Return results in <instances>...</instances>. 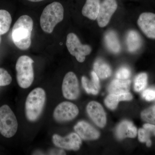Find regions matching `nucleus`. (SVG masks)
I'll return each mask as SVG.
<instances>
[{
    "mask_svg": "<svg viewBox=\"0 0 155 155\" xmlns=\"http://www.w3.org/2000/svg\"><path fill=\"white\" fill-rule=\"evenodd\" d=\"M33 27V20L27 15L19 17L14 24L12 31V40L19 49L26 50L30 48Z\"/></svg>",
    "mask_w": 155,
    "mask_h": 155,
    "instance_id": "1",
    "label": "nucleus"
},
{
    "mask_svg": "<svg viewBox=\"0 0 155 155\" xmlns=\"http://www.w3.org/2000/svg\"><path fill=\"white\" fill-rule=\"evenodd\" d=\"M64 18V8L62 4L54 2L44 9L40 17L41 27L44 32L51 33L56 25Z\"/></svg>",
    "mask_w": 155,
    "mask_h": 155,
    "instance_id": "2",
    "label": "nucleus"
},
{
    "mask_svg": "<svg viewBox=\"0 0 155 155\" xmlns=\"http://www.w3.org/2000/svg\"><path fill=\"white\" fill-rule=\"evenodd\" d=\"M46 101L44 90L37 87L31 91L26 98L25 104V115L30 122L38 119L42 112Z\"/></svg>",
    "mask_w": 155,
    "mask_h": 155,
    "instance_id": "3",
    "label": "nucleus"
},
{
    "mask_svg": "<svg viewBox=\"0 0 155 155\" xmlns=\"http://www.w3.org/2000/svg\"><path fill=\"white\" fill-rule=\"evenodd\" d=\"M34 61L28 56H20L16 64L17 80L19 86L27 88L31 85L34 79Z\"/></svg>",
    "mask_w": 155,
    "mask_h": 155,
    "instance_id": "4",
    "label": "nucleus"
},
{
    "mask_svg": "<svg viewBox=\"0 0 155 155\" xmlns=\"http://www.w3.org/2000/svg\"><path fill=\"white\" fill-rule=\"evenodd\" d=\"M17 118L7 105L0 107V133L7 138L14 136L17 130Z\"/></svg>",
    "mask_w": 155,
    "mask_h": 155,
    "instance_id": "5",
    "label": "nucleus"
},
{
    "mask_svg": "<svg viewBox=\"0 0 155 155\" xmlns=\"http://www.w3.org/2000/svg\"><path fill=\"white\" fill-rule=\"evenodd\" d=\"M66 45L70 54L80 63L84 62L85 56L90 54L92 51L88 45L82 44L78 37L74 33H69L67 35Z\"/></svg>",
    "mask_w": 155,
    "mask_h": 155,
    "instance_id": "6",
    "label": "nucleus"
},
{
    "mask_svg": "<svg viewBox=\"0 0 155 155\" xmlns=\"http://www.w3.org/2000/svg\"><path fill=\"white\" fill-rule=\"evenodd\" d=\"M79 110L76 105L68 101L63 102L57 106L54 110V119L57 122L71 121L77 116Z\"/></svg>",
    "mask_w": 155,
    "mask_h": 155,
    "instance_id": "7",
    "label": "nucleus"
},
{
    "mask_svg": "<svg viewBox=\"0 0 155 155\" xmlns=\"http://www.w3.org/2000/svg\"><path fill=\"white\" fill-rule=\"evenodd\" d=\"M62 89L63 95L67 99L74 100L78 98L80 90L78 79L75 73L70 72L65 75Z\"/></svg>",
    "mask_w": 155,
    "mask_h": 155,
    "instance_id": "8",
    "label": "nucleus"
},
{
    "mask_svg": "<svg viewBox=\"0 0 155 155\" xmlns=\"http://www.w3.org/2000/svg\"><path fill=\"white\" fill-rule=\"evenodd\" d=\"M52 140L56 146L68 150H78L81 145L80 136L75 133L70 134L65 137L55 134L53 136Z\"/></svg>",
    "mask_w": 155,
    "mask_h": 155,
    "instance_id": "9",
    "label": "nucleus"
},
{
    "mask_svg": "<svg viewBox=\"0 0 155 155\" xmlns=\"http://www.w3.org/2000/svg\"><path fill=\"white\" fill-rule=\"evenodd\" d=\"M118 5L116 0H104L101 4L97 18L100 27L103 28L108 25Z\"/></svg>",
    "mask_w": 155,
    "mask_h": 155,
    "instance_id": "10",
    "label": "nucleus"
},
{
    "mask_svg": "<svg viewBox=\"0 0 155 155\" xmlns=\"http://www.w3.org/2000/svg\"><path fill=\"white\" fill-rule=\"evenodd\" d=\"M137 24L142 32L148 38L155 39V14L145 12L140 15Z\"/></svg>",
    "mask_w": 155,
    "mask_h": 155,
    "instance_id": "11",
    "label": "nucleus"
},
{
    "mask_svg": "<svg viewBox=\"0 0 155 155\" xmlns=\"http://www.w3.org/2000/svg\"><path fill=\"white\" fill-rule=\"evenodd\" d=\"M86 110L89 116L96 125L101 127L105 126L107 122L106 113L99 103L90 102L87 106Z\"/></svg>",
    "mask_w": 155,
    "mask_h": 155,
    "instance_id": "12",
    "label": "nucleus"
},
{
    "mask_svg": "<svg viewBox=\"0 0 155 155\" xmlns=\"http://www.w3.org/2000/svg\"><path fill=\"white\" fill-rule=\"evenodd\" d=\"M74 129L80 137L85 140H93L100 137V132L85 121L78 122L74 127Z\"/></svg>",
    "mask_w": 155,
    "mask_h": 155,
    "instance_id": "13",
    "label": "nucleus"
},
{
    "mask_svg": "<svg viewBox=\"0 0 155 155\" xmlns=\"http://www.w3.org/2000/svg\"><path fill=\"white\" fill-rule=\"evenodd\" d=\"M137 135V129L132 122L124 121L118 125L116 130V135L119 139L130 137L134 138Z\"/></svg>",
    "mask_w": 155,
    "mask_h": 155,
    "instance_id": "14",
    "label": "nucleus"
},
{
    "mask_svg": "<svg viewBox=\"0 0 155 155\" xmlns=\"http://www.w3.org/2000/svg\"><path fill=\"white\" fill-rule=\"evenodd\" d=\"M101 0H86L82 9V14L89 19H97L99 11Z\"/></svg>",
    "mask_w": 155,
    "mask_h": 155,
    "instance_id": "15",
    "label": "nucleus"
},
{
    "mask_svg": "<svg viewBox=\"0 0 155 155\" xmlns=\"http://www.w3.org/2000/svg\"><path fill=\"white\" fill-rule=\"evenodd\" d=\"M130 81L116 79L113 80L110 84L108 90L110 94H120L129 92Z\"/></svg>",
    "mask_w": 155,
    "mask_h": 155,
    "instance_id": "16",
    "label": "nucleus"
},
{
    "mask_svg": "<svg viewBox=\"0 0 155 155\" xmlns=\"http://www.w3.org/2000/svg\"><path fill=\"white\" fill-rule=\"evenodd\" d=\"M104 41L106 46L111 52L117 54L120 51L121 45L115 31L112 30L107 31L105 35Z\"/></svg>",
    "mask_w": 155,
    "mask_h": 155,
    "instance_id": "17",
    "label": "nucleus"
},
{
    "mask_svg": "<svg viewBox=\"0 0 155 155\" xmlns=\"http://www.w3.org/2000/svg\"><path fill=\"white\" fill-rule=\"evenodd\" d=\"M142 44V38L138 32L134 30L128 31L126 36V45L129 52L136 51L141 47Z\"/></svg>",
    "mask_w": 155,
    "mask_h": 155,
    "instance_id": "18",
    "label": "nucleus"
},
{
    "mask_svg": "<svg viewBox=\"0 0 155 155\" xmlns=\"http://www.w3.org/2000/svg\"><path fill=\"white\" fill-rule=\"evenodd\" d=\"M133 98L132 95L129 92L120 94H110L104 101L106 106L111 110H115L120 101H130Z\"/></svg>",
    "mask_w": 155,
    "mask_h": 155,
    "instance_id": "19",
    "label": "nucleus"
},
{
    "mask_svg": "<svg viewBox=\"0 0 155 155\" xmlns=\"http://www.w3.org/2000/svg\"><path fill=\"white\" fill-rule=\"evenodd\" d=\"M94 71L99 78L105 79L110 77L112 73L110 67L105 61L101 59L96 61L94 64Z\"/></svg>",
    "mask_w": 155,
    "mask_h": 155,
    "instance_id": "20",
    "label": "nucleus"
},
{
    "mask_svg": "<svg viewBox=\"0 0 155 155\" xmlns=\"http://www.w3.org/2000/svg\"><path fill=\"white\" fill-rule=\"evenodd\" d=\"M12 20L11 15L8 11L0 10V35L8 31Z\"/></svg>",
    "mask_w": 155,
    "mask_h": 155,
    "instance_id": "21",
    "label": "nucleus"
},
{
    "mask_svg": "<svg viewBox=\"0 0 155 155\" xmlns=\"http://www.w3.org/2000/svg\"><path fill=\"white\" fill-rule=\"evenodd\" d=\"M147 82V75L146 73L138 74L134 79V89L136 91L140 92L144 89Z\"/></svg>",
    "mask_w": 155,
    "mask_h": 155,
    "instance_id": "22",
    "label": "nucleus"
},
{
    "mask_svg": "<svg viewBox=\"0 0 155 155\" xmlns=\"http://www.w3.org/2000/svg\"><path fill=\"white\" fill-rule=\"evenodd\" d=\"M141 117L143 121L155 125V105L143 111L141 113Z\"/></svg>",
    "mask_w": 155,
    "mask_h": 155,
    "instance_id": "23",
    "label": "nucleus"
},
{
    "mask_svg": "<svg viewBox=\"0 0 155 155\" xmlns=\"http://www.w3.org/2000/svg\"><path fill=\"white\" fill-rule=\"evenodd\" d=\"M81 83L82 86L87 93L94 95L97 94L99 90L96 87L92 81H91L87 78L84 76L81 78Z\"/></svg>",
    "mask_w": 155,
    "mask_h": 155,
    "instance_id": "24",
    "label": "nucleus"
},
{
    "mask_svg": "<svg viewBox=\"0 0 155 155\" xmlns=\"http://www.w3.org/2000/svg\"><path fill=\"white\" fill-rule=\"evenodd\" d=\"M12 81V77L8 71L3 68H0V86L9 85Z\"/></svg>",
    "mask_w": 155,
    "mask_h": 155,
    "instance_id": "25",
    "label": "nucleus"
},
{
    "mask_svg": "<svg viewBox=\"0 0 155 155\" xmlns=\"http://www.w3.org/2000/svg\"><path fill=\"white\" fill-rule=\"evenodd\" d=\"M131 72L127 67H122L117 71L116 77L117 79L126 80L130 77Z\"/></svg>",
    "mask_w": 155,
    "mask_h": 155,
    "instance_id": "26",
    "label": "nucleus"
},
{
    "mask_svg": "<svg viewBox=\"0 0 155 155\" xmlns=\"http://www.w3.org/2000/svg\"><path fill=\"white\" fill-rule=\"evenodd\" d=\"M142 95L147 101H152L155 99V88L147 89L143 92Z\"/></svg>",
    "mask_w": 155,
    "mask_h": 155,
    "instance_id": "27",
    "label": "nucleus"
},
{
    "mask_svg": "<svg viewBox=\"0 0 155 155\" xmlns=\"http://www.w3.org/2000/svg\"><path fill=\"white\" fill-rule=\"evenodd\" d=\"M151 134L144 128H140L138 130V139L141 142H146L150 140Z\"/></svg>",
    "mask_w": 155,
    "mask_h": 155,
    "instance_id": "28",
    "label": "nucleus"
},
{
    "mask_svg": "<svg viewBox=\"0 0 155 155\" xmlns=\"http://www.w3.org/2000/svg\"><path fill=\"white\" fill-rule=\"evenodd\" d=\"M92 77V81L94 84L95 86L99 90L100 88L99 78L98 75L94 71H92L91 72Z\"/></svg>",
    "mask_w": 155,
    "mask_h": 155,
    "instance_id": "29",
    "label": "nucleus"
},
{
    "mask_svg": "<svg viewBox=\"0 0 155 155\" xmlns=\"http://www.w3.org/2000/svg\"><path fill=\"white\" fill-rule=\"evenodd\" d=\"M143 127L150 133L152 134L155 136V125L153 124L147 123L143 125Z\"/></svg>",
    "mask_w": 155,
    "mask_h": 155,
    "instance_id": "30",
    "label": "nucleus"
},
{
    "mask_svg": "<svg viewBox=\"0 0 155 155\" xmlns=\"http://www.w3.org/2000/svg\"><path fill=\"white\" fill-rule=\"evenodd\" d=\"M146 144L147 147H150L151 146L152 144V142L150 140H147V141L146 142Z\"/></svg>",
    "mask_w": 155,
    "mask_h": 155,
    "instance_id": "31",
    "label": "nucleus"
},
{
    "mask_svg": "<svg viewBox=\"0 0 155 155\" xmlns=\"http://www.w3.org/2000/svg\"><path fill=\"white\" fill-rule=\"evenodd\" d=\"M28 1L31 2H41L44 0H28Z\"/></svg>",
    "mask_w": 155,
    "mask_h": 155,
    "instance_id": "32",
    "label": "nucleus"
},
{
    "mask_svg": "<svg viewBox=\"0 0 155 155\" xmlns=\"http://www.w3.org/2000/svg\"><path fill=\"white\" fill-rule=\"evenodd\" d=\"M0 41H1V38H0Z\"/></svg>",
    "mask_w": 155,
    "mask_h": 155,
    "instance_id": "33",
    "label": "nucleus"
}]
</instances>
